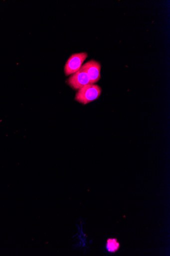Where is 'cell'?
<instances>
[{"instance_id": "obj_5", "label": "cell", "mask_w": 170, "mask_h": 256, "mask_svg": "<svg viewBox=\"0 0 170 256\" xmlns=\"http://www.w3.org/2000/svg\"><path fill=\"white\" fill-rule=\"evenodd\" d=\"M106 247L109 252L114 253L119 250L120 244L117 238H110L107 240Z\"/></svg>"}, {"instance_id": "obj_1", "label": "cell", "mask_w": 170, "mask_h": 256, "mask_svg": "<svg viewBox=\"0 0 170 256\" xmlns=\"http://www.w3.org/2000/svg\"><path fill=\"white\" fill-rule=\"evenodd\" d=\"M102 92L100 86L94 84H88L78 90L75 100L83 104H87L98 100Z\"/></svg>"}, {"instance_id": "obj_3", "label": "cell", "mask_w": 170, "mask_h": 256, "mask_svg": "<svg viewBox=\"0 0 170 256\" xmlns=\"http://www.w3.org/2000/svg\"><path fill=\"white\" fill-rule=\"evenodd\" d=\"M101 64L95 60H91L86 62L81 68L87 74L91 84L98 82L101 78Z\"/></svg>"}, {"instance_id": "obj_2", "label": "cell", "mask_w": 170, "mask_h": 256, "mask_svg": "<svg viewBox=\"0 0 170 256\" xmlns=\"http://www.w3.org/2000/svg\"><path fill=\"white\" fill-rule=\"evenodd\" d=\"M88 58L86 52L72 54L67 60L64 66V74L68 76L80 70L83 64Z\"/></svg>"}, {"instance_id": "obj_4", "label": "cell", "mask_w": 170, "mask_h": 256, "mask_svg": "<svg viewBox=\"0 0 170 256\" xmlns=\"http://www.w3.org/2000/svg\"><path fill=\"white\" fill-rule=\"evenodd\" d=\"M67 82L71 88L78 90L91 84L87 74L81 68L78 72L72 74L68 79Z\"/></svg>"}]
</instances>
